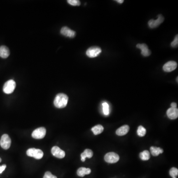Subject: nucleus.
<instances>
[{"instance_id":"dca6fc26","label":"nucleus","mask_w":178,"mask_h":178,"mask_svg":"<svg viewBox=\"0 0 178 178\" xmlns=\"http://www.w3.org/2000/svg\"><path fill=\"white\" fill-rule=\"evenodd\" d=\"M93 152L90 149H86L81 154V161L84 162L85 161L86 158H91L93 157Z\"/></svg>"},{"instance_id":"f03ea898","label":"nucleus","mask_w":178,"mask_h":178,"mask_svg":"<svg viewBox=\"0 0 178 178\" xmlns=\"http://www.w3.org/2000/svg\"><path fill=\"white\" fill-rule=\"evenodd\" d=\"M26 154L28 156L32 157L36 159H40L44 156L42 151L39 149H36L34 148H29L27 151Z\"/></svg>"},{"instance_id":"a211bd4d","label":"nucleus","mask_w":178,"mask_h":178,"mask_svg":"<svg viewBox=\"0 0 178 178\" xmlns=\"http://www.w3.org/2000/svg\"><path fill=\"white\" fill-rule=\"evenodd\" d=\"M150 150L151 153L154 156H157L160 153H162L163 152V150L160 147L151 146Z\"/></svg>"},{"instance_id":"4468645a","label":"nucleus","mask_w":178,"mask_h":178,"mask_svg":"<svg viewBox=\"0 0 178 178\" xmlns=\"http://www.w3.org/2000/svg\"><path fill=\"white\" fill-rule=\"evenodd\" d=\"M129 129L130 128L128 125H125L120 127L116 131V134L119 136L125 135L127 134V133H128Z\"/></svg>"},{"instance_id":"c85d7f7f","label":"nucleus","mask_w":178,"mask_h":178,"mask_svg":"<svg viewBox=\"0 0 178 178\" xmlns=\"http://www.w3.org/2000/svg\"><path fill=\"white\" fill-rule=\"evenodd\" d=\"M117 2H118V3H120V4H122L124 2L123 0H117L116 1Z\"/></svg>"},{"instance_id":"2eb2a0df","label":"nucleus","mask_w":178,"mask_h":178,"mask_svg":"<svg viewBox=\"0 0 178 178\" xmlns=\"http://www.w3.org/2000/svg\"><path fill=\"white\" fill-rule=\"evenodd\" d=\"M10 50L5 46L0 47V57L2 58H7L10 56Z\"/></svg>"},{"instance_id":"423d86ee","label":"nucleus","mask_w":178,"mask_h":178,"mask_svg":"<svg viewBox=\"0 0 178 178\" xmlns=\"http://www.w3.org/2000/svg\"><path fill=\"white\" fill-rule=\"evenodd\" d=\"M105 160L106 162L109 163H115L118 161L119 156L115 152H108L105 156Z\"/></svg>"},{"instance_id":"4be33fe9","label":"nucleus","mask_w":178,"mask_h":178,"mask_svg":"<svg viewBox=\"0 0 178 178\" xmlns=\"http://www.w3.org/2000/svg\"><path fill=\"white\" fill-rule=\"evenodd\" d=\"M102 111L105 115H108L109 113V106L108 103L105 102L102 103Z\"/></svg>"},{"instance_id":"7ed1b4c3","label":"nucleus","mask_w":178,"mask_h":178,"mask_svg":"<svg viewBox=\"0 0 178 178\" xmlns=\"http://www.w3.org/2000/svg\"><path fill=\"white\" fill-rule=\"evenodd\" d=\"M16 87V83L13 80L7 81L3 87V91L5 94H10L13 93Z\"/></svg>"},{"instance_id":"39448f33","label":"nucleus","mask_w":178,"mask_h":178,"mask_svg":"<svg viewBox=\"0 0 178 178\" xmlns=\"http://www.w3.org/2000/svg\"><path fill=\"white\" fill-rule=\"evenodd\" d=\"M11 139L8 135L4 134L2 136L0 141V145L4 150H7L11 145Z\"/></svg>"},{"instance_id":"9d476101","label":"nucleus","mask_w":178,"mask_h":178,"mask_svg":"<svg viewBox=\"0 0 178 178\" xmlns=\"http://www.w3.org/2000/svg\"><path fill=\"white\" fill-rule=\"evenodd\" d=\"M52 153L54 156L58 158H64L65 156V153L64 151L61 150V148L57 146H53L52 148Z\"/></svg>"},{"instance_id":"412c9836","label":"nucleus","mask_w":178,"mask_h":178,"mask_svg":"<svg viewBox=\"0 0 178 178\" xmlns=\"http://www.w3.org/2000/svg\"><path fill=\"white\" fill-rule=\"evenodd\" d=\"M137 134H138V136H141V137L145 136L146 135V129L143 126H140L138 127Z\"/></svg>"},{"instance_id":"1a4fd4ad","label":"nucleus","mask_w":178,"mask_h":178,"mask_svg":"<svg viewBox=\"0 0 178 178\" xmlns=\"http://www.w3.org/2000/svg\"><path fill=\"white\" fill-rule=\"evenodd\" d=\"M177 63L174 61H170L165 63L163 67V69L165 72H170L177 68Z\"/></svg>"},{"instance_id":"f257e3e1","label":"nucleus","mask_w":178,"mask_h":178,"mask_svg":"<svg viewBox=\"0 0 178 178\" xmlns=\"http://www.w3.org/2000/svg\"><path fill=\"white\" fill-rule=\"evenodd\" d=\"M68 101L67 96L63 93H59L56 96L53 103L56 107L63 108L67 106Z\"/></svg>"},{"instance_id":"6ab92c4d","label":"nucleus","mask_w":178,"mask_h":178,"mask_svg":"<svg viewBox=\"0 0 178 178\" xmlns=\"http://www.w3.org/2000/svg\"><path fill=\"white\" fill-rule=\"evenodd\" d=\"M103 130H104V128H103V126H101V125H97L91 128V131H93L94 135H95L100 134L103 132Z\"/></svg>"},{"instance_id":"f8f14e48","label":"nucleus","mask_w":178,"mask_h":178,"mask_svg":"<svg viewBox=\"0 0 178 178\" xmlns=\"http://www.w3.org/2000/svg\"><path fill=\"white\" fill-rule=\"evenodd\" d=\"M136 47L141 49V55L144 57H148L151 54V51L148 49V47L146 44H138L136 46Z\"/></svg>"},{"instance_id":"a878e982","label":"nucleus","mask_w":178,"mask_h":178,"mask_svg":"<svg viewBox=\"0 0 178 178\" xmlns=\"http://www.w3.org/2000/svg\"><path fill=\"white\" fill-rule=\"evenodd\" d=\"M178 35H176V37L175 38L174 40L171 43V45L172 47H178Z\"/></svg>"},{"instance_id":"6e6552de","label":"nucleus","mask_w":178,"mask_h":178,"mask_svg":"<svg viewBox=\"0 0 178 178\" xmlns=\"http://www.w3.org/2000/svg\"><path fill=\"white\" fill-rule=\"evenodd\" d=\"M164 20V17H163L161 14H159L158 16V18L156 20L151 19L148 22V24L149 27L151 28H154L158 27L160 24L163 22Z\"/></svg>"},{"instance_id":"5701e85b","label":"nucleus","mask_w":178,"mask_h":178,"mask_svg":"<svg viewBox=\"0 0 178 178\" xmlns=\"http://www.w3.org/2000/svg\"><path fill=\"white\" fill-rule=\"evenodd\" d=\"M169 174L172 178H176V176H178V170L176 168L173 167L169 171Z\"/></svg>"},{"instance_id":"bb28decb","label":"nucleus","mask_w":178,"mask_h":178,"mask_svg":"<svg viewBox=\"0 0 178 178\" xmlns=\"http://www.w3.org/2000/svg\"><path fill=\"white\" fill-rule=\"evenodd\" d=\"M6 165H2V166H0V174L2 173V172L5 170L6 168Z\"/></svg>"},{"instance_id":"9b49d317","label":"nucleus","mask_w":178,"mask_h":178,"mask_svg":"<svg viewBox=\"0 0 178 178\" xmlns=\"http://www.w3.org/2000/svg\"><path fill=\"white\" fill-rule=\"evenodd\" d=\"M61 33L62 35L66 36V37H69V38H73L75 37V31H74L70 29L67 27H63L62 28L61 30Z\"/></svg>"},{"instance_id":"c756f323","label":"nucleus","mask_w":178,"mask_h":178,"mask_svg":"<svg viewBox=\"0 0 178 178\" xmlns=\"http://www.w3.org/2000/svg\"><path fill=\"white\" fill-rule=\"evenodd\" d=\"M2 161V159L1 158H0V162Z\"/></svg>"},{"instance_id":"393cba45","label":"nucleus","mask_w":178,"mask_h":178,"mask_svg":"<svg viewBox=\"0 0 178 178\" xmlns=\"http://www.w3.org/2000/svg\"><path fill=\"white\" fill-rule=\"evenodd\" d=\"M43 178H57L56 176H54L49 171L46 172L45 174L44 175Z\"/></svg>"},{"instance_id":"20e7f679","label":"nucleus","mask_w":178,"mask_h":178,"mask_svg":"<svg viewBox=\"0 0 178 178\" xmlns=\"http://www.w3.org/2000/svg\"><path fill=\"white\" fill-rule=\"evenodd\" d=\"M101 52V49L98 47H90L86 52V55L88 57L94 58L96 57Z\"/></svg>"},{"instance_id":"b1692460","label":"nucleus","mask_w":178,"mask_h":178,"mask_svg":"<svg viewBox=\"0 0 178 178\" xmlns=\"http://www.w3.org/2000/svg\"><path fill=\"white\" fill-rule=\"evenodd\" d=\"M67 2L68 4L73 6H79L81 4V2L78 0H68Z\"/></svg>"},{"instance_id":"0eeeda50","label":"nucleus","mask_w":178,"mask_h":178,"mask_svg":"<svg viewBox=\"0 0 178 178\" xmlns=\"http://www.w3.org/2000/svg\"><path fill=\"white\" fill-rule=\"evenodd\" d=\"M46 134V129L44 127H40L34 131L32 136L35 139H42L44 138Z\"/></svg>"},{"instance_id":"aec40b11","label":"nucleus","mask_w":178,"mask_h":178,"mask_svg":"<svg viewBox=\"0 0 178 178\" xmlns=\"http://www.w3.org/2000/svg\"><path fill=\"white\" fill-rule=\"evenodd\" d=\"M150 157H151L150 153L148 151H144L141 152L140 154V157L141 160L144 161L148 160L150 159Z\"/></svg>"},{"instance_id":"ddd939ff","label":"nucleus","mask_w":178,"mask_h":178,"mask_svg":"<svg viewBox=\"0 0 178 178\" xmlns=\"http://www.w3.org/2000/svg\"><path fill=\"white\" fill-rule=\"evenodd\" d=\"M167 115L171 119H176L178 117V109L172 107L169 108L167 111Z\"/></svg>"},{"instance_id":"cd10ccee","label":"nucleus","mask_w":178,"mask_h":178,"mask_svg":"<svg viewBox=\"0 0 178 178\" xmlns=\"http://www.w3.org/2000/svg\"><path fill=\"white\" fill-rule=\"evenodd\" d=\"M171 107L172 108H176L177 107V103H175V102H172L171 103Z\"/></svg>"},{"instance_id":"f3484780","label":"nucleus","mask_w":178,"mask_h":178,"mask_svg":"<svg viewBox=\"0 0 178 178\" xmlns=\"http://www.w3.org/2000/svg\"><path fill=\"white\" fill-rule=\"evenodd\" d=\"M91 170L90 168H86L85 167H81L77 170V174L79 177H83L86 175H89L91 173Z\"/></svg>"}]
</instances>
